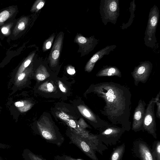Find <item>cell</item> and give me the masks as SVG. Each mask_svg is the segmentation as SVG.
<instances>
[{
  "label": "cell",
  "instance_id": "5bb4252c",
  "mask_svg": "<svg viewBox=\"0 0 160 160\" xmlns=\"http://www.w3.org/2000/svg\"><path fill=\"white\" fill-rule=\"evenodd\" d=\"M124 143L117 146L112 152L110 160H122L125 150Z\"/></svg>",
  "mask_w": 160,
  "mask_h": 160
},
{
  "label": "cell",
  "instance_id": "277c9868",
  "mask_svg": "<svg viewBox=\"0 0 160 160\" xmlns=\"http://www.w3.org/2000/svg\"><path fill=\"white\" fill-rule=\"evenodd\" d=\"M155 103V99L152 98L146 109L142 124V130L147 131L156 139V122L154 113Z\"/></svg>",
  "mask_w": 160,
  "mask_h": 160
},
{
  "label": "cell",
  "instance_id": "30bf717a",
  "mask_svg": "<svg viewBox=\"0 0 160 160\" xmlns=\"http://www.w3.org/2000/svg\"><path fill=\"white\" fill-rule=\"evenodd\" d=\"M63 34L60 33L56 38L54 43L50 52L49 59L52 66L56 65L58 62L62 46Z\"/></svg>",
  "mask_w": 160,
  "mask_h": 160
},
{
  "label": "cell",
  "instance_id": "d4e9b609",
  "mask_svg": "<svg viewBox=\"0 0 160 160\" xmlns=\"http://www.w3.org/2000/svg\"><path fill=\"white\" fill-rule=\"evenodd\" d=\"M68 123L69 126L72 128L75 129L77 130V133L78 132V129L77 128L76 123L72 119L69 120Z\"/></svg>",
  "mask_w": 160,
  "mask_h": 160
},
{
  "label": "cell",
  "instance_id": "f546056e",
  "mask_svg": "<svg viewBox=\"0 0 160 160\" xmlns=\"http://www.w3.org/2000/svg\"><path fill=\"white\" fill-rule=\"evenodd\" d=\"M15 105L17 107H22L24 106V103L22 102L19 101L16 102Z\"/></svg>",
  "mask_w": 160,
  "mask_h": 160
},
{
  "label": "cell",
  "instance_id": "d6a6232c",
  "mask_svg": "<svg viewBox=\"0 0 160 160\" xmlns=\"http://www.w3.org/2000/svg\"><path fill=\"white\" fill-rule=\"evenodd\" d=\"M54 159L55 160H61V159H57V158H54Z\"/></svg>",
  "mask_w": 160,
  "mask_h": 160
},
{
  "label": "cell",
  "instance_id": "4fadbf2b",
  "mask_svg": "<svg viewBox=\"0 0 160 160\" xmlns=\"http://www.w3.org/2000/svg\"><path fill=\"white\" fill-rule=\"evenodd\" d=\"M98 77L111 76H116L119 77L121 76V72L117 68L109 67L100 70L97 74Z\"/></svg>",
  "mask_w": 160,
  "mask_h": 160
},
{
  "label": "cell",
  "instance_id": "4dcf8cb0",
  "mask_svg": "<svg viewBox=\"0 0 160 160\" xmlns=\"http://www.w3.org/2000/svg\"><path fill=\"white\" fill-rule=\"evenodd\" d=\"M25 74L24 73H21L18 76V79L20 80H22L25 77Z\"/></svg>",
  "mask_w": 160,
  "mask_h": 160
},
{
  "label": "cell",
  "instance_id": "9a60e30c",
  "mask_svg": "<svg viewBox=\"0 0 160 160\" xmlns=\"http://www.w3.org/2000/svg\"><path fill=\"white\" fill-rule=\"evenodd\" d=\"M24 160H46L41 156L35 154L29 149H24L22 154Z\"/></svg>",
  "mask_w": 160,
  "mask_h": 160
},
{
  "label": "cell",
  "instance_id": "ac0fdd59",
  "mask_svg": "<svg viewBox=\"0 0 160 160\" xmlns=\"http://www.w3.org/2000/svg\"><path fill=\"white\" fill-rule=\"evenodd\" d=\"M55 37V34L53 33L44 41L42 47L43 52L48 51L51 48Z\"/></svg>",
  "mask_w": 160,
  "mask_h": 160
},
{
  "label": "cell",
  "instance_id": "ffe728a7",
  "mask_svg": "<svg viewBox=\"0 0 160 160\" xmlns=\"http://www.w3.org/2000/svg\"><path fill=\"white\" fill-rule=\"evenodd\" d=\"M40 88L42 90L46 91L49 92H51L53 90L54 87L51 83L49 82L43 83L40 87Z\"/></svg>",
  "mask_w": 160,
  "mask_h": 160
},
{
  "label": "cell",
  "instance_id": "83f0119b",
  "mask_svg": "<svg viewBox=\"0 0 160 160\" xmlns=\"http://www.w3.org/2000/svg\"><path fill=\"white\" fill-rule=\"evenodd\" d=\"M59 87L60 90L63 92H65L66 91L65 88L64 87L60 81L58 82Z\"/></svg>",
  "mask_w": 160,
  "mask_h": 160
},
{
  "label": "cell",
  "instance_id": "7a4b0ae2",
  "mask_svg": "<svg viewBox=\"0 0 160 160\" xmlns=\"http://www.w3.org/2000/svg\"><path fill=\"white\" fill-rule=\"evenodd\" d=\"M66 135L70 140V144H73L76 145L92 160H99L96 154V151L82 136L75 131H69Z\"/></svg>",
  "mask_w": 160,
  "mask_h": 160
},
{
  "label": "cell",
  "instance_id": "484cf974",
  "mask_svg": "<svg viewBox=\"0 0 160 160\" xmlns=\"http://www.w3.org/2000/svg\"><path fill=\"white\" fill-rule=\"evenodd\" d=\"M36 78L38 80L42 81L45 79L46 77L43 74L40 73L36 75Z\"/></svg>",
  "mask_w": 160,
  "mask_h": 160
},
{
  "label": "cell",
  "instance_id": "1f68e13d",
  "mask_svg": "<svg viewBox=\"0 0 160 160\" xmlns=\"http://www.w3.org/2000/svg\"><path fill=\"white\" fill-rule=\"evenodd\" d=\"M8 31V29L6 28H3L2 29V32L4 34L6 33Z\"/></svg>",
  "mask_w": 160,
  "mask_h": 160
},
{
  "label": "cell",
  "instance_id": "52a82bcc",
  "mask_svg": "<svg viewBox=\"0 0 160 160\" xmlns=\"http://www.w3.org/2000/svg\"><path fill=\"white\" fill-rule=\"evenodd\" d=\"M74 41L78 45V51L82 52L83 55L93 50L98 42V40L94 37L86 38L78 33L75 36Z\"/></svg>",
  "mask_w": 160,
  "mask_h": 160
},
{
  "label": "cell",
  "instance_id": "9c48e42d",
  "mask_svg": "<svg viewBox=\"0 0 160 160\" xmlns=\"http://www.w3.org/2000/svg\"><path fill=\"white\" fill-rule=\"evenodd\" d=\"M118 1H105L104 8H103L102 16L107 20H115L119 15V10L118 3Z\"/></svg>",
  "mask_w": 160,
  "mask_h": 160
},
{
  "label": "cell",
  "instance_id": "8fae6325",
  "mask_svg": "<svg viewBox=\"0 0 160 160\" xmlns=\"http://www.w3.org/2000/svg\"><path fill=\"white\" fill-rule=\"evenodd\" d=\"M116 47L115 45L107 46L96 53L88 60L85 67V70L90 72L92 70L95 63L104 55H108Z\"/></svg>",
  "mask_w": 160,
  "mask_h": 160
},
{
  "label": "cell",
  "instance_id": "2e32d148",
  "mask_svg": "<svg viewBox=\"0 0 160 160\" xmlns=\"http://www.w3.org/2000/svg\"><path fill=\"white\" fill-rule=\"evenodd\" d=\"M152 155L156 160H160V141H155L153 145L152 150Z\"/></svg>",
  "mask_w": 160,
  "mask_h": 160
},
{
  "label": "cell",
  "instance_id": "f1b7e54d",
  "mask_svg": "<svg viewBox=\"0 0 160 160\" xmlns=\"http://www.w3.org/2000/svg\"><path fill=\"white\" fill-rule=\"evenodd\" d=\"M18 28L21 30H23L25 28V24L23 22H20L18 25Z\"/></svg>",
  "mask_w": 160,
  "mask_h": 160
},
{
  "label": "cell",
  "instance_id": "cb8c5ba5",
  "mask_svg": "<svg viewBox=\"0 0 160 160\" xmlns=\"http://www.w3.org/2000/svg\"><path fill=\"white\" fill-rule=\"evenodd\" d=\"M67 73L70 75H73L76 72L74 67L71 66L67 67Z\"/></svg>",
  "mask_w": 160,
  "mask_h": 160
},
{
  "label": "cell",
  "instance_id": "6da1fadb",
  "mask_svg": "<svg viewBox=\"0 0 160 160\" xmlns=\"http://www.w3.org/2000/svg\"><path fill=\"white\" fill-rule=\"evenodd\" d=\"M95 91L106 103L102 114L113 124H120L125 131H129L131 94L129 89L118 83L106 82L98 84Z\"/></svg>",
  "mask_w": 160,
  "mask_h": 160
},
{
  "label": "cell",
  "instance_id": "8992f818",
  "mask_svg": "<svg viewBox=\"0 0 160 160\" xmlns=\"http://www.w3.org/2000/svg\"><path fill=\"white\" fill-rule=\"evenodd\" d=\"M133 151L135 156L140 160H156L152 150L147 143L142 140H138L133 143Z\"/></svg>",
  "mask_w": 160,
  "mask_h": 160
},
{
  "label": "cell",
  "instance_id": "3957f363",
  "mask_svg": "<svg viewBox=\"0 0 160 160\" xmlns=\"http://www.w3.org/2000/svg\"><path fill=\"white\" fill-rule=\"evenodd\" d=\"M125 131L121 127L108 126L97 135L103 143L107 146H112L116 144Z\"/></svg>",
  "mask_w": 160,
  "mask_h": 160
},
{
  "label": "cell",
  "instance_id": "7c38bea8",
  "mask_svg": "<svg viewBox=\"0 0 160 160\" xmlns=\"http://www.w3.org/2000/svg\"><path fill=\"white\" fill-rule=\"evenodd\" d=\"M149 15L147 33L149 36L148 39L151 40V37L155 30L158 23V14L157 12H153L152 11Z\"/></svg>",
  "mask_w": 160,
  "mask_h": 160
},
{
  "label": "cell",
  "instance_id": "e0dca14e",
  "mask_svg": "<svg viewBox=\"0 0 160 160\" xmlns=\"http://www.w3.org/2000/svg\"><path fill=\"white\" fill-rule=\"evenodd\" d=\"M79 110L82 114L87 118L95 123H98L95 117L87 108L83 107L81 108H79Z\"/></svg>",
  "mask_w": 160,
  "mask_h": 160
},
{
  "label": "cell",
  "instance_id": "d6986e66",
  "mask_svg": "<svg viewBox=\"0 0 160 160\" xmlns=\"http://www.w3.org/2000/svg\"><path fill=\"white\" fill-rule=\"evenodd\" d=\"M45 2L43 0H38L34 4L32 10L34 11H38L41 9L44 5Z\"/></svg>",
  "mask_w": 160,
  "mask_h": 160
},
{
  "label": "cell",
  "instance_id": "ba28073f",
  "mask_svg": "<svg viewBox=\"0 0 160 160\" xmlns=\"http://www.w3.org/2000/svg\"><path fill=\"white\" fill-rule=\"evenodd\" d=\"M146 104L140 99L134 112L132 129L135 132L142 130V124L146 110Z\"/></svg>",
  "mask_w": 160,
  "mask_h": 160
},
{
  "label": "cell",
  "instance_id": "5b68a950",
  "mask_svg": "<svg viewBox=\"0 0 160 160\" xmlns=\"http://www.w3.org/2000/svg\"><path fill=\"white\" fill-rule=\"evenodd\" d=\"M152 65L150 62H143L135 67L132 72L135 84L137 86L139 82H146L150 74Z\"/></svg>",
  "mask_w": 160,
  "mask_h": 160
},
{
  "label": "cell",
  "instance_id": "44dd1931",
  "mask_svg": "<svg viewBox=\"0 0 160 160\" xmlns=\"http://www.w3.org/2000/svg\"><path fill=\"white\" fill-rule=\"evenodd\" d=\"M160 92L157 94L155 99V102L156 103L157 107L156 116L159 119L160 118Z\"/></svg>",
  "mask_w": 160,
  "mask_h": 160
},
{
  "label": "cell",
  "instance_id": "7402d4cb",
  "mask_svg": "<svg viewBox=\"0 0 160 160\" xmlns=\"http://www.w3.org/2000/svg\"><path fill=\"white\" fill-rule=\"evenodd\" d=\"M54 158H57L62 160H83L80 159H76L66 155L63 154L62 156L56 155L54 157Z\"/></svg>",
  "mask_w": 160,
  "mask_h": 160
},
{
  "label": "cell",
  "instance_id": "4316f807",
  "mask_svg": "<svg viewBox=\"0 0 160 160\" xmlns=\"http://www.w3.org/2000/svg\"><path fill=\"white\" fill-rule=\"evenodd\" d=\"M11 147L10 145H9L3 144L0 143V148L7 149L10 148ZM0 160H3V158L0 156Z\"/></svg>",
  "mask_w": 160,
  "mask_h": 160
},
{
  "label": "cell",
  "instance_id": "603a6c76",
  "mask_svg": "<svg viewBox=\"0 0 160 160\" xmlns=\"http://www.w3.org/2000/svg\"><path fill=\"white\" fill-rule=\"evenodd\" d=\"M9 16V12L5 10L0 13V22H2L6 20Z\"/></svg>",
  "mask_w": 160,
  "mask_h": 160
}]
</instances>
